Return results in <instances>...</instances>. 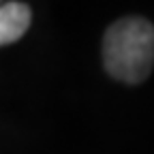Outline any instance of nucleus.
<instances>
[{
    "label": "nucleus",
    "instance_id": "obj_1",
    "mask_svg": "<svg viewBox=\"0 0 154 154\" xmlns=\"http://www.w3.org/2000/svg\"><path fill=\"white\" fill-rule=\"evenodd\" d=\"M103 62L116 79L141 84L154 66V26L143 17L111 24L103 38Z\"/></svg>",
    "mask_w": 154,
    "mask_h": 154
},
{
    "label": "nucleus",
    "instance_id": "obj_2",
    "mask_svg": "<svg viewBox=\"0 0 154 154\" xmlns=\"http://www.w3.org/2000/svg\"><path fill=\"white\" fill-rule=\"evenodd\" d=\"M30 26V9L24 2L0 5V45L15 43Z\"/></svg>",
    "mask_w": 154,
    "mask_h": 154
}]
</instances>
